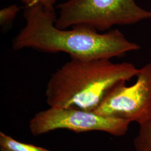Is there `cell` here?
<instances>
[{"mask_svg":"<svg viewBox=\"0 0 151 151\" xmlns=\"http://www.w3.org/2000/svg\"><path fill=\"white\" fill-rule=\"evenodd\" d=\"M1 151H51L48 149L20 142L2 132H0Z\"/></svg>","mask_w":151,"mask_h":151,"instance_id":"6","label":"cell"},{"mask_svg":"<svg viewBox=\"0 0 151 151\" xmlns=\"http://www.w3.org/2000/svg\"><path fill=\"white\" fill-rule=\"evenodd\" d=\"M139 126L133 141L135 151H151V120Z\"/></svg>","mask_w":151,"mask_h":151,"instance_id":"7","label":"cell"},{"mask_svg":"<svg viewBox=\"0 0 151 151\" xmlns=\"http://www.w3.org/2000/svg\"><path fill=\"white\" fill-rule=\"evenodd\" d=\"M135 83L113 87L93 111L139 125L151 120V62L139 69Z\"/></svg>","mask_w":151,"mask_h":151,"instance_id":"5","label":"cell"},{"mask_svg":"<svg viewBox=\"0 0 151 151\" xmlns=\"http://www.w3.org/2000/svg\"><path fill=\"white\" fill-rule=\"evenodd\" d=\"M19 8L16 5L9 6L3 8L0 11V24L1 26L7 25L14 20Z\"/></svg>","mask_w":151,"mask_h":151,"instance_id":"8","label":"cell"},{"mask_svg":"<svg viewBox=\"0 0 151 151\" xmlns=\"http://www.w3.org/2000/svg\"><path fill=\"white\" fill-rule=\"evenodd\" d=\"M25 7L40 4L50 11H54V5L56 0H20Z\"/></svg>","mask_w":151,"mask_h":151,"instance_id":"9","label":"cell"},{"mask_svg":"<svg viewBox=\"0 0 151 151\" xmlns=\"http://www.w3.org/2000/svg\"><path fill=\"white\" fill-rule=\"evenodd\" d=\"M130 124L124 119L103 116L92 111L75 108L49 107L32 116L29 128L34 136L55 130L67 129L77 133L99 131L120 137L127 133Z\"/></svg>","mask_w":151,"mask_h":151,"instance_id":"4","label":"cell"},{"mask_svg":"<svg viewBox=\"0 0 151 151\" xmlns=\"http://www.w3.org/2000/svg\"><path fill=\"white\" fill-rule=\"evenodd\" d=\"M57 7L55 25L60 29L82 25L104 32L151 19V11L141 8L134 0H68Z\"/></svg>","mask_w":151,"mask_h":151,"instance_id":"3","label":"cell"},{"mask_svg":"<svg viewBox=\"0 0 151 151\" xmlns=\"http://www.w3.org/2000/svg\"><path fill=\"white\" fill-rule=\"evenodd\" d=\"M138 71L127 62L71 58L51 75L45 91L46 102L49 107L93 111L113 87L130 81Z\"/></svg>","mask_w":151,"mask_h":151,"instance_id":"2","label":"cell"},{"mask_svg":"<svg viewBox=\"0 0 151 151\" xmlns=\"http://www.w3.org/2000/svg\"><path fill=\"white\" fill-rule=\"evenodd\" d=\"M24 16L25 25L13 41L15 50L32 48L47 53H65L75 59L110 60L140 48L118 29L102 34L82 25L70 29L58 28L54 11L40 4L25 7Z\"/></svg>","mask_w":151,"mask_h":151,"instance_id":"1","label":"cell"}]
</instances>
